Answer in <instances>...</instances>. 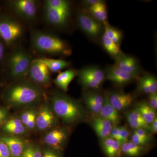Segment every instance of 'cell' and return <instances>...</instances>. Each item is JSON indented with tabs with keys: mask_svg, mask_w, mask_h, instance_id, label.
<instances>
[{
	"mask_svg": "<svg viewBox=\"0 0 157 157\" xmlns=\"http://www.w3.org/2000/svg\"><path fill=\"white\" fill-rule=\"evenodd\" d=\"M31 42L33 48L40 53L66 56L72 54L70 46L64 40L50 33L33 31L31 33Z\"/></svg>",
	"mask_w": 157,
	"mask_h": 157,
	"instance_id": "3957f363",
	"label": "cell"
},
{
	"mask_svg": "<svg viewBox=\"0 0 157 157\" xmlns=\"http://www.w3.org/2000/svg\"><path fill=\"white\" fill-rule=\"evenodd\" d=\"M101 1V0H85L82 1L83 6L86 8L88 9Z\"/></svg>",
	"mask_w": 157,
	"mask_h": 157,
	"instance_id": "7bdbcfd3",
	"label": "cell"
},
{
	"mask_svg": "<svg viewBox=\"0 0 157 157\" xmlns=\"http://www.w3.org/2000/svg\"><path fill=\"white\" fill-rule=\"evenodd\" d=\"M102 44L105 50L113 58L117 56L121 51L120 45L113 42L104 31L102 37Z\"/></svg>",
	"mask_w": 157,
	"mask_h": 157,
	"instance_id": "f546056e",
	"label": "cell"
},
{
	"mask_svg": "<svg viewBox=\"0 0 157 157\" xmlns=\"http://www.w3.org/2000/svg\"><path fill=\"white\" fill-rule=\"evenodd\" d=\"M145 146L138 145L132 141H127L121 145V155L128 157H138L145 152Z\"/></svg>",
	"mask_w": 157,
	"mask_h": 157,
	"instance_id": "484cf974",
	"label": "cell"
},
{
	"mask_svg": "<svg viewBox=\"0 0 157 157\" xmlns=\"http://www.w3.org/2000/svg\"><path fill=\"white\" fill-rule=\"evenodd\" d=\"M56 116L47 101L44 102L39 112H37L36 128L40 131H45L53 126L56 123Z\"/></svg>",
	"mask_w": 157,
	"mask_h": 157,
	"instance_id": "30bf717a",
	"label": "cell"
},
{
	"mask_svg": "<svg viewBox=\"0 0 157 157\" xmlns=\"http://www.w3.org/2000/svg\"><path fill=\"white\" fill-rule=\"evenodd\" d=\"M137 90L138 92L148 94L156 93V77L152 74H147L138 78Z\"/></svg>",
	"mask_w": 157,
	"mask_h": 157,
	"instance_id": "44dd1931",
	"label": "cell"
},
{
	"mask_svg": "<svg viewBox=\"0 0 157 157\" xmlns=\"http://www.w3.org/2000/svg\"><path fill=\"white\" fill-rule=\"evenodd\" d=\"M50 101V106L55 114L66 123H76L85 117L81 104L63 93L55 92Z\"/></svg>",
	"mask_w": 157,
	"mask_h": 157,
	"instance_id": "7a4b0ae2",
	"label": "cell"
},
{
	"mask_svg": "<svg viewBox=\"0 0 157 157\" xmlns=\"http://www.w3.org/2000/svg\"><path fill=\"white\" fill-rule=\"evenodd\" d=\"M78 26L89 37L96 39L102 33L104 24L97 21L86 11H80L76 16Z\"/></svg>",
	"mask_w": 157,
	"mask_h": 157,
	"instance_id": "52a82bcc",
	"label": "cell"
},
{
	"mask_svg": "<svg viewBox=\"0 0 157 157\" xmlns=\"http://www.w3.org/2000/svg\"><path fill=\"white\" fill-rule=\"evenodd\" d=\"M105 73L106 79L117 85H124L135 79L133 76L121 70L115 64L109 66Z\"/></svg>",
	"mask_w": 157,
	"mask_h": 157,
	"instance_id": "9a60e30c",
	"label": "cell"
},
{
	"mask_svg": "<svg viewBox=\"0 0 157 157\" xmlns=\"http://www.w3.org/2000/svg\"><path fill=\"white\" fill-rule=\"evenodd\" d=\"M23 28L21 24L13 17L0 14V39L6 45H11L21 37Z\"/></svg>",
	"mask_w": 157,
	"mask_h": 157,
	"instance_id": "5b68a950",
	"label": "cell"
},
{
	"mask_svg": "<svg viewBox=\"0 0 157 157\" xmlns=\"http://www.w3.org/2000/svg\"><path fill=\"white\" fill-rule=\"evenodd\" d=\"M2 132L7 135L17 136L25 135L28 129L21 121L19 117L8 119L1 126Z\"/></svg>",
	"mask_w": 157,
	"mask_h": 157,
	"instance_id": "e0dca14e",
	"label": "cell"
},
{
	"mask_svg": "<svg viewBox=\"0 0 157 157\" xmlns=\"http://www.w3.org/2000/svg\"><path fill=\"white\" fill-rule=\"evenodd\" d=\"M120 129V126H114L113 128L112 131L110 133L109 137L117 140H118L119 135Z\"/></svg>",
	"mask_w": 157,
	"mask_h": 157,
	"instance_id": "60d3db41",
	"label": "cell"
},
{
	"mask_svg": "<svg viewBox=\"0 0 157 157\" xmlns=\"http://www.w3.org/2000/svg\"><path fill=\"white\" fill-rule=\"evenodd\" d=\"M37 111L31 108L23 111L20 116V119L28 130H33L36 127V119Z\"/></svg>",
	"mask_w": 157,
	"mask_h": 157,
	"instance_id": "83f0119b",
	"label": "cell"
},
{
	"mask_svg": "<svg viewBox=\"0 0 157 157\" xmlns=\"http://www.w3.org/2000/svg\"><path fill=\"white\" fill-rule=\"evenodd\" d=\"M129 135H130L129 131L126 127L120 126L118 141L121 145L123 144L128 141Z\"/></svg>",
	"mask_w": 157,
	"mask_h": 157,
	"instance_id": "836d02e7",
	"label": "cell"
},
{
	"mask_svg": "<svg viewBox=\"0 0 157 157\" xmlns=\"http://www.w3.org/2000/svg\"><path fill=\"white\" fill-rule=\"evenodd\" d=\"M131 141L138 145L145 146L149 142V140L139 137L138 135L133 133L131 137Z\"/></svg>",
	"mask_w": 157,
	"mask_h": 157,
	"instance_id": "d590c367",
	"label": "cell"
},
{
	"mask_svg": "<svg viewBox=\"0 0 157 157\" xmlns=\"http://www.w3.org/2000/svg\"><path fill=\"white\" fill-rule=\"evenodd\" d=\"M78 80L81 85L88 89L99 88L106 79V73L100 67L86 66L78 71Z\"/></svg>",
	"mask_w": 157,
	"mask_h": 157,
	"instance_id": "8992f818",
	"label": "cell"
},
{
	"mask_svg": "<svg viewBox=\"0 0 157 157\" xmlns=\"http://www.w3.org/2000/svg\"><path fill=\"white\" fill-rule=\"evenodd\" d=\"M147 131L151 135H155L157 134V117L153 121L148 125L147 128Z\"/></svg>",
	"mask_w": 157,
	"mask_h": 157,
	"instance_id": "ab89813d",
	"label": "cell"
},
{
	"mask_svg": "<svg viewBox=\"0 0 157 157\" xmlns=\"http://www.w3.org/2000/svg\"><path fill=\"white\" fill-rule=\"evenodd\" d=\"M44 6L52 9L70 10V2L66 0H47L45 1Z\"/></svg>",
	"mask_w": 157,
	"mask_h": 157,
	"instance_id": "1f68e13d",
	"label": "cell"
},
{
	"mask_svg": "<svg viewBox=\"0 0 157 157\" xmlns=\"http://www.w3.org/2000/svg\"><path fill=\"white\" fill-rule=\"evenodd\" d=\"M86 9V12L97 21L103 24L107 22L108 15L107 6L104 1H101Z\"/></svg>",
	"mask_w": 157,
	"mask_h": 157,
	"instance_id": "cb8c5ba5",
	"label": "cell"
},
{
	"mask_svg": "<svg viewBox=\"0 0 157 157\" xmlns=\"http://www.w3.org/2000/svg\"><path fill=\"white\" fill-rule=\"evenodd\" d=\"M9 6L17 15L28 21H33L36 17L38 5L34 0H14L9 2Z\"/></svg>",
	"mask_w": 157,
	"mask_h": 157,
	"instance_id": "ba28073f",
	"label": "cell"
},
{
	"mask_svg": "<svg viewBox=\"0 0 157 157\" xmlns=\"http://www.w3.org/2000/svg\"><path fill=\"white\" fill-rule=\"evenodd\" d=\"M126 118L129 126L135 130L140 128L147 130L149 124L145 121L141 114L136 109L128 113Z\"/></svg>",
	"mask_w": 157,
	"mask_h": 157,
	"instance_id": "4316f807",
	"label": "cell"
},
{
	"mask_svg": "<svg viewBox=\"0 0 157 157\" xmlns=\"http://www.w3.org/2000/svg\"><path fill=\"white\" fill-rule=\"evenodd\" d=\"M44 94L40 86L20 79L6 89L4 98L7 104L14 107L29 106L41 101Z\"/></svg>",
	"mask_w": 157,
	"mask_h": 157,
	"instance_id": "6da1fadb",
	"label": "cell"
},
{
	"mask_svg": "<svg viewBox=\"0 0 157 157\" xmlns=\"http://www.w3.org/2000/svg\"><path fill=\"white\" fill-rule=\"evenodd\" d=\"M33 59L28 52L18 47L13 50L7 60V67L11 78L20 79L28 74Z\"/></svg>",
	"mask_w": 157,
	"mask_h": 157,
	"instance_id": "277c9868",
	"label": "cell"
},
{
	"mask_svg": "<svg viewBox=\"0 0 157 157\" xmlns=\"http://www.w3.org/2000/svg\"><path fill=\"white\" fill-rule=\"evenodd\" d=\"M121 144L117 140L110 137L102 140L101 146L107 157H121Z\"/></svg>",
	"mask_w": 157,
	"mask_h": 157,
	"instance_id": "603a6c76",
	"label": "cell"
},
{
	"mask_svg": "<svg viewBox=\"0 0 157 157\" xmlns=\"http://www.w3.org/2000/svg\"><path fill=\"white\" fill-rule=\"evenodd\" d=\"M6 44L2 40L0 39V64L4 59L6 51Z\"/></svg>",
	"mask_w": 157,
	"mask_h": 157,
	"instance_id": "b9f144b4",
	"label": "cell"
},
{
	"mask_svg": "<svg viewBox=\"0 0 157 157\" xmlns=\"http://www.w3.org/2000/svg\"><path fill=\"white\" fill-rule=\"evenodd\" d=\"M32 82L39 86H47L51 82L50 71L44 64L33 59L28 74Z\"/></svg>",
	"mask_w": 157,
	"mask_h": 157,
	"instance_id": "9c48e42d",
	"label": "cell"
},
{
	"mask_svg": "<svg viewBox=\"0 0 157 157\" xmlns=\"http://www.w3.org/2000/svg\"><path fill=\"white\" fill-rule=\"evenodd\" d=\"M67 137V134L64 129L57 128L48 132L44 137V141L48 146L59 149L63 146Z\"/></svg>",
	"mask_w": 157,
	"mask_h": 157,
	"instance_id": "2e32d148",
	"label": "cell"
},
{
	"mask_svg": "<svg viewBox=\"0 0 157 157\" xmlns=\"http://www.w3.org/2000/svg\"><path fill=\"white\" fill-rule=\"evenodd\" d=\"M82 98L90 112L98 115L104 104V95L95 91L89 90L84 93Z\"/></svg>",
	"mask_w": 157,
	"mask_h": 157,
	"instance_id": "4fadbf2b",
	"label": "cell"
},
{
	"mask_svg": "<svg viewBox=\"0 0 157 157\" xmlns=\"http://www.w3.org/2000/svg\"><path fill=\"white\" fill-rule=\"evenodd\" d=\"M104 31L107 36L113 42L120 45L122 39V33L119 30L110 25L108 22L104 24Z\"/></svg>",
	"mask_w": 157,
	"mask_h": 157,
	"instance_id": "4dcf8cb0",
	"label": "cell"
},
{
	"mask_svg": "<svg viewBox=\"0 0 157 157\" xmlns=\"http://www.w3.org/2000/svg\"><path fill=\"white\" fill-rule=\"evenodd\" d=\"M91 125L101 140L109 137L113 127L111 122L98 115L95 116L93 118Z\"/></svg>",
	"mask_w": 157,
	"mask_h": 157,
	"instance_id": "d6986e66",
	"label": "cell"
},
{
	"mask_svg": "<svg viewBox=\"0 0 157 157\" xmlns=\"http://www.w3.org/2000/svg\"><path fill=\"white\" fill-rule=\"evenodd\" d=\"M78 71L74 69H69L59 72L58 75L54 79V82L57 86L64 92L67 91L70 82L77 76Z\"/></svg>",
	"mask_w": 157,
	"mask_h": 157,
	"instance_id": "7402d4cb",
	"label": "cell"
},
{
	"mask_svg": "<svg viewBox=\"0 0 157 157\" xmlns=\"http://www.w3.org/2000/svg\"><path fill=\"white\" fill-rule=\"evenodd\" d=\"M104 96V104L98 115L111 122L113 127L117 126L121 121L119 112L109 102L107 94L105 93Z\"/></svg>",
	"mask_w": 157,
	"mask_h": 157,
	"instance_id": "ac0fdd59",
	"label": "cell"
},
{
	"mask_svg": "<svg viewBox=\"0 0 157 157\" xmlns=\"http://www.w3.org/2000/svg\"><path fill=\"white\" fill-rule=\"evenodd\" d=\"M134 134H136L139 137L144 138L148 140H151V134L147 132V130L144 129H135L134 131Z\"/></svg>",
	"mask_w": 157,
	"mask_h": 157,
	"instance_id": "74e56055",
	"label": "cell"
},
{
	"mask_svg": "<svg viewBox=\"0 0 157 157\" xmlns=\"http://www.w3.org/2000/svg\"><path fill=\"white\" fill-rule=\"evenodd\" d=\"M136 109L148 124L151 123L157 117L156 110L151 108L147 102H140L137 105Z\"/></svg>",
	"mask_w": 157,
	"mask_h": 157,
	"instance_id": "f1b7e54d",
	"label": "cell"
},
{
	"mask_svg": "<svg viewBox=\"0 0 157 157\" xmlns=\"http://www.w3.org/2000/svg\"><path fill=\"white\" fill-rule=\"evenodd\" d=\"M0 137L9 147L11 157H21L27 145L23 140L12 135H2Z\"/></svg>",
	"mask_w": 157,
	"mask_h": 157,
	"instance_id": "ffe728a7",
	"label": "cell"
},
{
	"mask_svg": "<svg viewBox=\"0 0 157 157\" xmlns=\"http://www.w3.org/2000/svg\"><path fill=\"white\" fill-rule=\"evenodd\" d=\"M9 115L8 109L6 107L0 106V127L7 121Z\"/></svg>",
	"mask_w": 157,
	"mask_h": 157,
	"instance_id": "8d00e7d4",
	"label": "cell"
},
{
	"mask_svg": "<svg viewBox=\"0 0 157 157\" xmlns=\"http://www.w3.org/2000/svg\"><path fill=\"white\" fill-rule=\"evenodd\" d=\"M0 157H11L9 147L0 137Z\"/></svg>",
	"mask_w": 157,
	"mask_h": 157,
	"instance_id": "e575fe53",
	"label": "cell"
},
{
	"mask_svg": "<svg viewBox=\"0 0 157 157\" xmlns=\"http://www.w3.org/2000/svg\"><path fill=\"white\" fill-rule=\"evenodd\" d=\"M44 16L47 22L54 26H64L70 15V10L56 9L44 6Z\"/></svg>",
	"mask_w": 157,
	"mask_h": 157,
	"instance_id": "7c38bea8",
	"label": "cell"
},
{
	"mask_svg": "<svg viewBox=\"0 0 157 157\" xmlns=\"http://www.w3.org/2000/svg\"><path fill=\"white\" fill-rule=\"evenodd\" d=\"M42 157H59L56 153L52 150L46 149L42 152Z\"/></svg>",
	"mask_w": 157,
	"mask_h": 157,
	"instance_id": "ee69618b",
	"label": "cell"
},
{
	"mask_svg": "<svg viewBox=\"0 0 157 157\" xmlns=\"http://www.w3.org/2000/svg\"><path fill=\"white\" fill-rule=\"evenodd\" d=\"M148 104L153 109H157V94L156 93L149 94Z\"/></svg>",
	"mask_w": 157,
	"mask_h": 157,
	"instance_id": "f35d334b",
	"label": "cell"
},
{
	"mask_svg": "<svg viewBox=\"0 0 157 157\" xmlns=\"http://www.w3.org/2000/svg\"><path fill=\"white\" fill-rule=\"evenodd\" d=\"M114 59L115 65L118 67L132 75L135 78H139L140 67L136 58L121 51Z\"/></svg>",
	"mask_w": 157,
	"mask_h": 157,
	"instance_id": "8fae6325",
	"label": "cell"
},
{
	"mask_svg": "<svg viewBox=\"0 0 157 157\" xmlns=\"http://www.w3.org/2000/svg\"><path fill=\"white\" fill-rule=\"evenodd\" d=\"M21 157H42V152L39 147L29 144L26 146Z\"/></svg>",
	"mask_w": 157,
	"mask_h": 157,
	"instance_id": "d6a6232c",
	"label": "cell"
},
{
	"mask_svg": "<svg viewBox=\"0 0 157 157\" xmlns=\"http://www.w3.org/2000/svg\"><path fill=\"white\" fill-rule=\"evenodd\" d=\"M47 67L50 72L52 73L60 72L62 70L69 67L70 65V62L67 61L58 59H53L42 57L36 59Z\"/></svg>",
	"mask_w": 157,
	"mask_h": 157,
	"instance_id": "d4e9b609",
	"label": "cell"
},
{
	"mask_svg": "<svg viewBox=\"0 0 157 157\" xmlns=\"http://www.w3.org/2000/svg\"><path fill=\"white\" fill-rule=\"evenodd\" d=\"M108 96L109 102L119 112L129 108L134 101L131 94L123 92H113Z\"/></svg>",
	"mask_w": 157,
	"mask_h": 157,
	"instance_id": "5bb4252c",
	"label": "cell"
}]
</instances>
